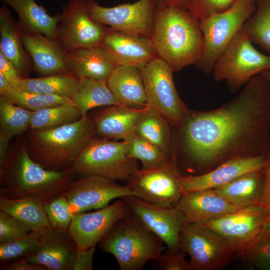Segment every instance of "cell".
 Returning <instances> with one entry per match:
<instances>
[{"label": "cell", "mask_w": 270, "mask_h": 270, "mask_svg": "<svg viewBox=\"0 0 270 270\" xmlns=\"http://www.w3.org/2000/svg\"><path fill=\"white\" fill-rule=\"evenodd\" d=\"M179 129L180 149L200 174L228 160L270 151V82L261 74L214 110H188Z\"/></svg>", "instance_id": "1"}, {"label": "cell", "mask_w": 270, "mask_h": 270, "mask_svg": "<svg viewBox=\"0 0 270 270\" xmlns=\"http://www.w3.org/2000/svg\"><path fill=\"white\" fill-rule=\"evenodd\" d=\"M150 39L158 56L174 72L196 65L202 54L204 42L200 21L182 6L156 7Z\"/></svg>", "instance_id": "2"}, {"label": "cell", "mask_w": 270, "mask_h": 270, "mask_svg": "<svg viewBox=\"0 0 270 270\" xmlns=\"http://www.w3.org/2000/svg\"><path fill=\"white\" fill-rule=\"evenodd\" d=\"M72 170H46L30 156L24 141L10 150L8 162L0 171V196L18 198L30 194L45 202L63 193L74 180Z\"/></svg>", "instance_id": "3"}, {"label": "cell", "mask_w": 270, "mask_h": 270, "mask_svg": "<svg viewBox=\"0 0 270 270\" xmlns=\"http://www.w3.org/2000/svg\"><path fill=\"white\" fill-rule=\"evenodd\" d=\"M26 132L24 141L30 158L44 168L56 171L71 169L82 150L96 136L94 122L88 116L56 128Z\"/></svg>", "instance_id": "4"}, {"label": "cell", "mask_w": 270, "mask_h": 270, "mask_svg": "<svg viewBox=\"0 0 270 270\" xmlns=\"http://www.w3.org/2000/svg\"><path fill=\"white\" fill-rule=\"evenodd\" d=\"M120 270H140L164 250V242L132 213L118 220L98 242Z\"/></svg>", "instance_id": "5"}, {"label": "cell", "mask_w": 270, "mask_h": 270, "mask_svg": "<svg viewBox=\"0 0 270 270\" xmlns=\"http://www.w3.org/2000/svg\"><path fill=\"white\" fill-rule=\"evenodd\" d=\"M72 169L82 176L97 175L127 181L139 168L136 160L127 156L123 140L95 136L79 154Z\"/></svg>", "instance_id": "6"}, {"label": "cell", "mask_w": 270, "mask_h": 270, "mask_svg": "<svg viewBox=\"0 0 270 270\" xmlns=\"http://www.w3.org/2000/svg\"><path fill=\"white\" fill-rule=\"evenodd\" d=\"M269 69L270 56L256 50L240 29L218 58L212 74L215 81H225L229 90L235 92L254 76Z\"/></svg>", "instance_id": "7"}, {"label": "cell", "mask_w": 270, "mask_h": 270, "mask_svg": "<svg viewBox=\"0 0 270 270\" xmlns=\"http://www.w3.org/2000/svg\"><path fill=\"white\" fill-rule=\"evenodd\" d=\"M254 3L235 1L228 10L200 20L204 46L196 66L204 74L212 72L216 61L244 22L255 12Z\"/></svg>", "instance_id": "8"}, {"label": "cell", "mask_w": 270, "mask_h": 270, "mask_svg": "<svg viewBox=\"0 0 270 270\" xmlns=\"http://www.w3.org/2000/svg\"><path fill=\"white\" fill-rule=\"evenodd\" d=\"M141 72L147 106L160 113L171 125L179 127L188 108L176 88L172 68L158 56L148 63Z\"/></svg>", "instance_id": "9"}, {"label": "cell", "mask_w": 270, "mask_h": 270, "mask_svg": "<svg viewBox=\"0 0 270 270\" xmlns=\"http://www.w3.org/2000/svg\"><path fill=\"white\" fill-rule=\"evenodd\" d=\"M176 157L173 154L156 168L138 169L126 186L136 196L149 204L166 208L175 207L182 196Z\"/></svg>", "instance_id": "10"}, {"label": "cell", "mask_w": 270, "mask_h": 270, "mask_svg": "<svg viewBox=\"0 0 270 270\" xmlns=\"http://www.w3.org/2000/svg\"><path fill=\"white\" fill-rule=\"evenodd\" d=\"M180 242V248L190 256V270H220L236 252L220 235L200 224L186 223Z\"/></svg>", "instance_id": "11"}, {"label": "cell", "mask_w": 270, "mask_h": 270, "mask_svg": "<svg viewBox=\"0 0 270 270\" xmlns=\"http://www.w3.org/2000/svg\"><path fill=\"white\" fill-rule=\"evenodd\" d=\"M88 12L96 22L125 34L150 38L156 6L153 0H138L112 7H104L96 0H86Z\"/></svg>", "instance_id": "12"}, {"label": "cell", "mask_w": 270, "mask_h": 270, "mask_svg": "<svg viewBox=\"0 0 270 270\" xmlns=\"http://www.w3.org/2000/svg\"><path fill=\"white\" fill-rule=\"evenodd\" d=\"M108 29L91 18L86 0H69L62 7L56 40L70 52L100 45Z\"/></svg>", "instance_id": "13"}, {"label": "cell", "mask_w": 270, "mask_h": 270, "mask_svg": "<svg viewBox=\"0 0 270 270\" xmlns=\"http://www.w3.org/2000/svg\"><path fill=\"white\" fill-rule=\"evenodd\" d=\"M74 214L108 205L113 199L132 196L126 186L97 175L83 176L74 180L64 192Z\"/></svg>", "instance_id": "14"}, {"label": "cell", "mask_w": 270, "mask_h": 270, "mask_svg": "<svg viewBox=\"0 0 270 270\" xmlns=\"http://www.w3.org/2000/svg\"><path fill=\"white\" fill-rule=\"evenodd\" d=\"M131 214L125 201L120 198L96 211L74 214L68 231L78 249L95 246L119 220Z\"/></svg>", "instance_id": "15"}, {"label": "cell", "mask_w": 270, "mask_h": 270, "mask_svg": "<svg viewBox=\"0 0 270 270\" xmlns=\"http://www.w3.org/2000/svg\"><path fill=\"white\" fill-rule=\"evenodd\" d=\"M269 216L262 205H254L242 207L202 224L218 233L239 252L263 230Z\"/></svg>", "instance_id": "16"}, {"label": "cell", "mask_w": 270, "mask_h": 270, "mask_svg": "<svg viewBox=\"0 0 270 270\" xmlns=\"http://www.w3.org/2000/svg\"><path fill=\"white\" fill-rule=\"evenodd\" d=\"M132 213L170 249L180 247V234L186 224L181 212L176 207L166 208L145 202L129 196L121 198Z\"/></svg>", "instance_id": "17"}, {"label": "cell", "mask_w": 270, "mask_h": 270, "mask_svg": "<svg viewBox=\"0 0 270 270\" xmlns=\"http://www.w3.org/2000/svg\"><path fill=\"white\" fill-rule=\"evenodd\" d=\"M268 162V156L258 155L236 158L226 161L206 172L179 178L182 193L215 189L250 172L263 170Z\"/></svg>", "instance_id": "18"}, {"label": "cell", "mask_w": 270, "mask_h": 270, "mask_svg": "<svg viewBox=\"0 0 270 270\" xmlns=\"http://www.w3.org/2000/svg\"><path fill=\"white\" fill-rule=\"evenodd\" d=\"M78 250L68 230L50 228L40 233L38 250L26 260L48 270H73Z\"/></svg>", "instance_id": "19"}, {"label": "cell", "mask_w": 270, "mask_h": 270, "mask_svg": "<svg viewBox=\"0 0 270 270\" xmlns=\"http://www.w3.org/2000/svg\"><path fill=\"white\" fill-rule=\"evenodd\" d=\"M175 207L182 214L186 223L200 224L242 208L223 198L212 188L183 193Z\"/></svg>", "instance_id": "20"}, {"label": "cell", "mask_w": 270, "mask_h": 270, "mask_svg": "<svg viewBox=\"0 0 270 270\" xmlns=\"http://www.w3.org/2000/svg\"><path fill=\"white\" fill-rule=\"evenodd\" d=\"M22 38L33 70L40 76L72 72L68 52L56 40L41 34L22 33Z\"/></svg>", "instance_id": "21"}, {"label": "cell", "mask_w": 270, "mask_h": 270, "mask_svg": "<svg viewBox=\"0 0 270 270\" xmlns=\"http://www.w3.org/2000/svg\"><path fill=\"white\" fill-rule=\"evenodd\" d=\"M101 45L112 54L118 65L133 66L140 70L158 56L150 38L129 34L110 28Z\"/></svg>", "instance_id": "22"}, {"label": "cell", "mask_w": 270, "mask_h": 270, "mask_svg": "<svg viewBox=\"0 0 270 270\" xmlns=\"http://www.w3.org/2000/svg\"><path fill=\"white\" fill-rule=\"evenodd\" d=\"M71 71L80 78L106 80L118 64L112 54L102 46L68 52Z\"/></svg>", "instance_id": "23"}, {"label": "cell", "mask_w": 270, "mask_h": 270, "mask_svg": "<svg viewBox=\"0 0 270 270\" xmlns=\"http://www.w3.org/2000/svg\"><path fill=\"white\" fill-rule=\"evenodd\" d=\"M0 52L14 64L22 78H28L33 70L32 63L22 42V32L4 6L0 8Z\"/></svg>", "instance_id": "24"}, {"label": "cell", "mask_w": 270, "mask_h": 270, "mask_svg": "<svg viewBox=\"0 0 270 270\" xmlns=\"http://www.w3.org/2000/svg\"><path fill=\"white\" fill-rule=\"evenodd\" d=\"M106 82L121 104L137 108L147 106L142 72L138 68L118 65L111 72Z\"/></svg>", "instance_id": "25"}, {"label": "cell", "mask_w": 270, "mask_h": 270, "mask_svg": "<svg viewBox=\"0 0 270 270\" xmlns=\"http://www.w3.org/2000/svg\"><path fill=\"white\" fill-rule=\"evenodd\" d=\"M124 105L108 106L92 119L96 135L118 140L135 132L136 123L144 110Z\"/></svg>", "instance_id": "26"}, {"label": "cell", "mask_w": 270, "mask_h": 270, "mask_svg": "<svg viewBox=\"0 0 270 270\" xmlns=\"http://www.w3.org/2000/svg\"><path fill=\"white\" fill-rule=\"evenodd\" d=\"M1 0L16 12L18 16L16 24L22 33L41 34L56 40L60 13L53 16L49 15L35 0Z\"/></svg>", "instance_id": "27"}, {"label": "cell", "mask_w": 270, "mask_h": 270, "mask_svg": "<svg viewBox=\"0 0 270 270\" xmlns=\"http://www.w3.org/2000/svg\"><path fill=\"white\" fill-rule=\"evenodd\" d=\"M264 185V168L244 174L214 190L230 202L244 207L261 205Z\"/></svg>", "instance_id": "28"}, {"label": "cell", "mask_w": 270, "mask_h": 270, "mask_svg": "<svg viewBox=\"0 0 270 270\" xmlns=\"http://www.w3.org/2000/svg\"><path fill=\"white\" fill-rule=\"evenodd\" d=\"M0 211L19 220L32 232L42 233L52 228L45 212L44 202L35 194L16 199L0 196Z\"/></svg>", "instance_id": "29"}, {"label": "cell", "mask_w": 270, "mask_h": 270, "mask_svg": "<svg viewBox=\"0 0 270 270\" xmlns=\"http://www.w3.org/2000/svg\"><path fill=\"white\" fill-rule=\"evenodd\" d=\"M169 122L152 108H144L136 123L135 132L166 153L174 154Z\"/></svg>", "instance_id": "30"}, {"label": "cell", "mask_w": 270, "mask_h": 270, "mask_svg": "<svg viewBox=\"0 0 270 270\" xmlns=\"http://www.w3.org/2000/svg\"><path fill=\"white\" fill-rule=\"evenodd\" d=\"M71 100L82 116L91 109L99 106L122 105L108 87L106 80L80 78Z\"/></svg>", "instance_id": "31"}, {"label": "cell", "mask_w": 270, "mask_h": 270, "mask_svg": "<svg viewBox=\"0 0 270 270\" xmlns=\"http://www.w3.org/2000/svg\"><path fill=\"white\" fill-rule=\"evenodd\" d=\"M80 79L72 72L37 78H22L19 88L26 92L56 95L71 99Z\"/></svg>", "instance_id": "32"}, {"label": "cell", "mask_w": 270, "mask_h": 270, "mask_svg": "<svg viewBox=\"0 0 270 270\" xmlns=\"http://www.w3.org/2000/svg\"><path fill=\"white\" fill-rule=\"evenodd\" d=\"M127 156L139 160L142 170H151L164 164L172 155L140 136L135 132L123 140Z\"/></svg>", "instance_id": "33"}, {"label": "cell", "mask_w": 270, "mask_h": 270, "mask_svg": "<svg viewBox=\"0 0 270 270\" xmlns=\"http://www.w3.org/2000/svg\"><path fill=\"white\" fill-rule=\"evenodd\" d=\"M82 117L72 101L34 112L28 130L52 129L75 122Z\"/></svg>", "instance_id": "34"}, {"label": "cell", "mask_w": 270, "mask_h": 270, "mask_svg": "<svg viewBox=\"0 0 270 270\" xmlns=\"http://www.w3.org/2000/svg\"><path fill=\"white\" fill-rule=\"evenodd\" d=\"M252 43L270 56V0H256L254 12L241 28Z\"/></svg>", "instance_id": "35"}, {"label": "cell", "mask_w": 270, "mask_h": 270, "mask_svg": "<svg viewBox=\"0 0 270 270\" xmlns=\"http://www.w3.org/2000/svg\"><path fill=\"white\" fill-rule=\"evenodd\" d=\"M34 111L0 98V133L11 140L30 128Z\"/></svg>", "instance_id": "36"}, {"label": "cell", "mask_w": 270, "mask_h": 270, "mask_svg": "<svg viewBox=\"0 0 270 270\" xmlns=\"http://www.w3.org/2000/svg\"><path fill=\"white\" fill-rule=\"evenodd\" d=\"M0 98L34 112L72 101L68 98L28 92L14 88L4 95L0 96Z\"/></svg>", "instance_id": "37"}, {"label": "cell", "mask_w": 270, "mask_h": 270, "mask_svg": "<svg viewBox=\"0 0 270 270\" xmlns=\"http://www.w3.org/2000/svg\"><path fill=\"white\" fill-rule=\"evenodd\" d=\"M40 233L32 232L30 234L10 242L0 244V261L3 264L22 259L34 254L40 244Z\"/></svg>", "instance_id": "38"}, {"label": "cell", "mask_w": 270, "mask_h": 270, "mask_svg": "<svg viewBox=\"0 0 270 270\" xmlns=\"http://www.w3.org/2000/svg\"><path fill=\"white\" fill-rule=\"evenodd\" d=\"M239 253L253 266L270 270V235L263 229Z\"/></svg>", "instance_id": "39"}, {"label": "cell", "mask_w": 270, "mask_h": 270, "mask_svg": "<svg viewBox=\"0 0 270 270\" xmlns=\"http://www.w3.org/2000/svg\"><path fill=\"white\" fill-rule=\"evenodd\" d=\"M44 210L52 228L68 230L74 215L64 192L45 202Z\"/></svg>", "instance_id": "40"}, {"label": "cell", "mask_w": 270, "mask_h": 270, "mask_svg": "<svg viewBox=\"0 0 270 270\" xmlns=\"http://www.w3.org/2000/svg\"><path fill=\"white\" fill-rule=\"evenodd\" d=\"M32 232L28 226L19 220L0 211V244L26 236Z\"/></svg>", "instance_id": "41"}, {"label": "cell", "mask_w": 270, "mask_h": 270, "mask_svg": "<svg viewBox=\"0 0 270 270\" xmlns=\"http://www.w3.org/2000/svg\"><path fill=\"white\" fill-rule=\"evenodd\" d=\"M235 0H188V9L200 20L228 9Z\"/></svg>", "instance_id": "42"}, {"label": "cell", "mask_w": 270, "mask_h": 270, "mask_svg": "<svg viewBox=\"0 0 270 270\" xmlns=\"http://www.w3.org/2000/svg\"><path fill=\"white\" fill-rule=\"evenodd\" d=\"M157 268L162 270H190L186 252L180 248H166L158 258L154 260Z\"/></svg>", "instance_id": "43"}, {"label": "cell", "mask_w": 270, "mask_h": 270, "mask_svg": "<svg viewBox=\"0 0 270 270\" xmlns=\"http://www.w3.org/2000/svg\"><path fill=\"white\" fill-rule=\"evenodd\" d=\"M0 72L14 88H19L22 78L14 64L0 52Z\"/></svg>", "instance_id": "44"}, {"label": "cell", "mask_w": 270, "mask_h": 270, "mask_svg": "<svg viewBox=\"0 0 270 270\" xmlns=\"http://www.w3.org/2000/svg\"><path fill=\"white\" fill-rule=\"evenodd\" d=\"M94 252L95 246L87 250L78 249L73 270H92Z\"/></svg>", "instance_id": "45"}, {"label": "cell", "mask_w": 270, "mask_h": 270, "mask_svg": "<svg viewBox=\"0 0 270 270\" xmlns=\"http://www.w3.org/2000/svg\"><path fill=\"white\" fill-rule=\"evenodd\" d=\"M2 270H48L44 266L33 264L26 259H22L0 266Z\"/></svg>", "instance_id": "46"}, {"label": "cell", "mask_w": 270, "mask_h": 270, "mask_svg": "<svg viewBox=\"0 0 270 270\" xmlns=\"http://www.w3.org/2000/svg\"><path fill=\"white\" fill-rule=\"evenodd\" d=\"M9 139L4 134L0 133V171L8 164L10 155Z\"/></svg>", "instance_id": "47"}, {"label": "cell", "mask_w": 270, "mask_h": 270, "mask_svg": "<svg viewBox=\"0 0 270 270\" xmlns=\"http://www.w3.org/2000/svg\"><path fill=\"white\" fill-rule=\"evenodd\" d=\"M265 185L261 205L267 210L270 216V162L265 168Z\"/></svg>", "instance_id": "48"}, {"label": "cell", "mask_w": 270, "mask_h": 270, "mask_svg": "<svg viewBox=\"0 0 270 270\" xmlns=\"http://www.w3.org/2000/svg\"><path fill=\"white\" fill-rule=\"evenodd\" d=\"M156 7L158 6L176 5L186 8L188 0H153Z\"/></svg>", "instance_id": "49"}, {"label": "cell", "mask_w": 270, "mask_h": 270, "mask_svg": "<svg viewBox=\"0 0 270 270\" xmlns=\"http://www.w3.org/2000/svg\"><path fill=\"white\" fill-rule=\"evenodd\" d=\"M12 88L4 76L0 72V96L4 95Z\"/></svg>", "instance_id": "50"}, {"label": "cell", "mask_w": 270, "mask_h": 270, "mask_svg": "<svg viewBox=\"0 0 270 270\" xmlns=\"http://www.w3.org/2000/svg\"><path fill=\"white\" fill-rule=\"evenodd\" d=\"M263 229L270 235V216L265 222Z\"/></svg>", "instance_id": "51"}, {"label": "cell", "mask_w": 270, "mask_h": 270, "mask_svg": "<svg viewBox=\"0 0 270 270\" xmlns=\"http://www.w3.org/2000/svg\"><path fill=\"white\" fill-rule=\"evenodd\" d=\"M270 82V69L265 70L260 73Z\"/></svg>", "instance_id": "52"}, {"label": "cell", "mask_w": 270, "mask_h": 270, "mask_svg": "<svg viewBox=\"0 0 270 270\" xmlns=\"http://www.w3.org/2000/svg\"><path fill=\"white\" fill-rule=\"evenodd\" d=\"M235 1H241V2L256 4V0H235Z\"/></svg>", "instance_id": "53"}, {"label": "cell", "mask_w": 270, "mask_h": 270, "mask_svg": "<svg viewBox=\"0 0 270 270\" xmlns=\"http://www.w3.org/2000/svg\"><path fill=\"white\" fill-rule=\"evenodd\" d=\"M268 156V161L270 162V151Z\"/></svg>", "instance_id": "54"}]
</instances>
